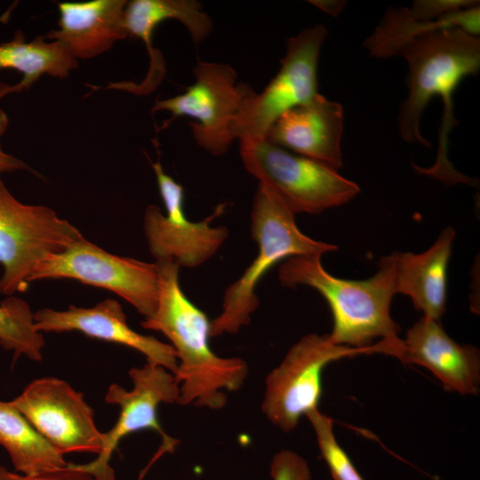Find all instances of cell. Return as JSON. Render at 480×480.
Returning a JSON list of instances; mask_svg holds the SVG:
<instances>
[{"instance_id": "3", "label": "cell", "mask_w": 480, "mask_h": 480, "mask_svg": "<svg viewBox=\"0 0 480 480\" xmlns=\"http://www.w3.org/2000/svg\"><path fill=\"white\" fill-rule=\"evenodd\" d=\"M320 255L290 257L278 269L281 284L288 287L308 285L327 301L332 315L331 340L355 348H371L376 338L403 352L399 325L390 316V304L396 287L390 256L379 262V270L365 280L339 278L322 266Z\"/></svg>"}, {"instance_id": "11", "label": "cell", "mask_w": 480, "mask_h": 480, "mask_svg": "<svg viewBox=\"0 0 480 480\" xmlns=\"http://www.w3.org/2000/svg\"><path fill=\"white\" fill-rule=\"evenodd\" d=\"M193 72L196 81L185 92L156 101L152 111L195 119L190 127L196 143L212 155H224L235 140L232 124L249 85L236 84L228 64L200 61Z\"/></svg>"}, {"instance_id": "24", "label": "cell", "mask_w": 480, "mask_h": 480, "mask_svg": "<svg viewBox=\"0 0 480 480\" xmlns=\"http://www.w3.org/2000/svg\"><path fill=\"white\" fill-rule=\"evenodd\" d=\"M315 431L321 457L333 480H364L348 455L339 444L333 432L332 420L318 408L306 414Z\"/></svg>"}, {"instance_id": "5", "label": "cell", "mask_w": 480, "mask_h": 480, "mask_svg": "<svg viewBox=\"0 0 480 480\" xmlns=\"http://www.w3.org/2000/svg\"><path fill=\"white\" fill-rule=\"evenodd\" d=\"M393 355L392 347L380 340L371 348L334 344L329 334L310 333L292 345L282 362L266 377L261 410L284 433L292 431L300 418L318 408L325 366L343 357L362 354Z\"/></svg>"}, {"instance_id": "29", "label": "cell", "mask_w": 480, "mask_h": 480, "mask_svg": "<svg viewBox=\"0 0 480 480\" xmlns=\"http://www.w3.org/2000/svg\"><path fill=\"white\" fill-rule=\"evenodd\" d=\"M310 3L331 16H338L344 9L347 2L343 0H314Z\"/></svg>"}, {"instance_id": "20", "label": "cell", "mask_w": 480, "mask_h": 480, "mask_svg": "<svg viewBox=\"0 0 480 480\" xmlns=\"http://www.w3.org/2000/svg\"><path fill=\"white\" fill-rule=\"evenodd\" d=\"M440 29H460L473 36L479 35V4L464 8L435 20L419 21L412 18L407 8H389L380 25L364 41L370 56L388 58L396 55L399 48L422 34Z\"/></svg>"}, {"instance_id": "10", "label": "cell", "mask_w": 480, "mask_h": 480, "mask_svg": "<svg viewBox=\"0 0 480 480\" xmlns=\"http://www.w3.org/2000/svg\"><path fill=\"white\" fill-rule=\"evenodd\" d=\"M49 278H71L109 290L132 305L144 319L150 318L157 307L156 263L114 255L84 236L39 263L29 282Z\"/></svg>"}, {"instance_id": "28", "label": "cell", "mask_w": 480, "mask_h": 480, "mask_svg": "<svg viewBox=\"0 0 480 480\" xmlns=\"http://www.w3.org/2000/svg\"><path fill=\"white\" fill-rule=\"evenodd\" d=\"M8 124V116L5 112L0 108V136H2L6 132ZM22 169L29 168L21 160L10 154L5 153L0 144V173Z\"/></svg>"}, {"instance_id": "21", "label": "cell", "mask_w": 480, "mask_h": 480, "mask_svg": "<svg viewBox=\"0 0 480 480\" xmlns=\"http://www.w3.org/2000/svg\"><path fill=\"white\" fill-rule=\"evenodd\" d=\"M0 445L14 469L32 476L62 468L64 454L44 438L11 402L0 400Z\"/></svg>"}, {"instance_id": "13", "label": "cell", "mask_w": 480, "mask_h": 480, "mask_svg": "<svg viewBox=\"0 0 480 480\" xmlns=\"http://www.w3.org/2000/svg\"><path fill=\"white\" fill-rule=\"evenodd\" d=\"M10 402L62 454L101 452L103 433L96 427L93 410L65 380H34Z\"/></svg>"}, {"instance_id": "14", "label": "cell", "mask_w": 480, "mask_h": 480, "mask_svg": "<svg viewBox=\"0 0 480 480\" xmlns=\"http://www.w3.org/2000/svg\"><path fill=\"white\" fill-rule=\"evenodd\" d=\"M34 320L36 329L41 332H80L133 348L144 355L147 362L162 365L174 375L177 372L178 359L172 346L132 330L122 306L113 299L92 308L70 306L60 311L42 308L34 313Z\"/></svg>"}, {"instance_id": "15", "label": "cell", "mask_w": 480, "mask_h": 480, "mask_svg": "<svg viewBox=\"0 0 480 480\" xmlns=\"http://www.w3.org/2000/svg\"><path fill=\"white\" fill-rule=\"evenodd\" d=\"M342 106L321 94L283 114L271 126L268 142L333 170L342 167Z\"/></svg>"}, {"instance_id": "27", "label": "cell", "mask_w": 480, "mask_h": 480, "mask_svg": "<svg viewBox=\"0 0 480 480\" xmlns=\"http://www.w3.org/2000/svg\"><path fill=\"white\" fill-rule=\"evenodd\" d=\"M0 480H98L90 473L76 467L73 462H68L62 468L27 476L18 474L0 466Z\"/></svg>"}, {"instance_id": "23", "label": "cell", "mask_w": 480, "mask_h": 480, "mask_svg": "<svg viewBox=\"0 0 480 480\" xmlns=\"http://www.w3.org/2000/svg\"><path fill=\"white\" fill-rule=\"evenodd\" d=\"M44 344L43 333L36 329L34 313L25 300L11 295L0 302V346L3 348L13 351L15 358L25 356L39 362Z\"/></svg>"}, {"instance_id": "2", "label": "cell", "mask_w": 480, "mask_h": 480, "mask_svg": "<svg viewBox=\"0 0 480 480\" xmlns=\"http://www.w3.org/2000/svg\"><path fill=\"white\" fill-rule=\"evenodd\" d=\"M155 263L159 278L157 307L155 314L140 324L165 335L176 352L175 377L180 384L176 404L221 409L228 401L224 391L242 388L248 364L240 357H222L212 351L209 344L211 322L180 288V267L171 260Z\"/></svg>"}, {"instance_id": "7", "label": "cell", "mask_w": 480, "mask_h": 480, "mask_svg": "<svg viewBox=\"0 0 480 480\" xmlns=\"http://www.w3.org/2000/svg\"><path fill=\"white\" fill-rule=\"evenodd\" d=\"M83 237L81 232L44 205L25 204L7 189L0 177V293L27 290L35 268Z\"/></svg>"}, {"instance_id": "4", "label": "cell", "mask_w": 480, "mask_h": 480, "mask_svg": "<svg viewBox=\"0 0 480 480\" xmlns=\"http://www.w3.org/2000/svg\"><path fill=\"white\" fill-rule=\"evenodd\" d=\"M251 234L258 244V253L242 276L225 290L222 310L211 321V337L234 334L249 324L260 303L258 284L277 262L294 256H322L337 249L302 233L295 222V213L261 183L252 201Z\"/></svg>"}, {"instance_id": "9", "label": "cell", "mask_w": 480, "mask_h": 480, "mask_svg": "<svg viewBox=\"0 0 480 480\" xmlns=\"http://www.w3.org/2000/svg\"><path fill=\"white\" fill-rule=\"evenodd\" d=\"M128 373L132 382V389L127 390L113 383L106 393V403L118 405L120 414L114 427L103 433L101 452L91 462L76 464L98 480H115V473L109 462L119 442L130 434L149 429L156 432L162 440L158 451L138 480H142L150 467L163 455L173 453L179 443L164 432L157 416L161 404L177 403L180 384L175 375L164 366L150 362L141 367L131 368Z\"/></svg>"}, {"instance_id": "16", "label": "cell", "mask_w": 480, "mask_h": 480, "mask_svg": "<svg viewBox=\"0 0 480 480\" xmlns=\"http://www.w3.org/2000/svg\"><path fill=\"white\" fill-rule=\"evenodd\" d=\"M400 360L428 369L447 391L476 395L480 387V354L448 336L440 321L423 316L406 332Z\"/></svg>"}, {"instance_id": "1", "label": "cell", "mask_w": 480, "mask_h": 480, "mask_svg": "<svg viewBox=\"0 0 480 480\" xmlns=\"http://www.w3.org/2000/svg\"><path fill=\"white\" fill-rule=\"evenodd\" d=\"M408 63V95L402 103L397 126L401 138L411 143L430 147L420 132L422 114L433 97H439L443 114L436 163L419 172L445 184L474 185L472 180L455 170L448 154L449 135L457 125L453 114V94L460 83L480 68V40L460 29H440L416 36L397 51Z\"/></svg>"}, {"instance_id": "6", "label": "cell", "mask_w": 480, "mask_h": 480, "mask_svg": "<svg viewBox=\"0 0 480 480\" xmlns=\"http://www.w3.org/2000/svg\"><path fill=\"white\" fill-rule=\"evenodd\" d=\"M245 170L276 193L296 214L320 213L356 196L359 186L324 164L271 144L240 140Z\"/></svg>"}, {"instance_id": "19", "label": "cell", "mask_w": 480, "mask_h": 480, "mask_svg": "<svg viewBox=\"0 0 480 480\" xmlns=\"http://www.w3.org/2000/svg\"><path fill=\"white\" fill-rule=\"evenodd\" d=\"M78 66L77 60L58 41L46 42L39 36L27 42L23 32L0 44V69H14L22 75L17 84H0V99L12 92L28 90L42 76L65 78Z\"/></svg>"}, {"instance_id": "22", "label": "cell", "mask_w": 480, "mask_h": 480, "mask_svg": "<svg viewBox=\"0 0 480 480\" xmlns=\"http://www.w3.org/2000/svg\"><path fill=\"white\" fill-rule=\"evenodd\" d=\"M170 19L181 22L195 43L204 40L212 28L211 18L203 12L201 4L194 0H133L127 2L124 10L128 36L145 43L149 59L158 53L152 46L156 27Z\"/></svg>"}, {"instance_id": "17", "label": "cell", "mask_w": 480, "mask_h": 480, "mask_svg": "<svg viewBox=\"0 0 480 480\" xmlns=\"http://www.w3.org/2000/svg\"><path fill=\"white\" fill-rule=\"evenodd\" d=\"M126 4L125 0L59 3V28L44 37L60 42L76 60L93 58L128 36Z\"/></svg>"}, {"instance_id": "18", "label": "cell", "mask_w": 480, "mask_h": 480, "mask_svg": "<svg viewBox=\"0 0 480 480\" xmlns=\"http://www.w3.org/2000/svg\"><path fill=\"white\" fill-rule=\"evenodd\" d=\"M456 233L445 228L427 251L389 254L396 293L409 296L423 316L440 321L446 309L447 269Z\"/></svg>"}, {"instance_id": "26", "label": "cell", "mask_w": 480, "mask_h": 480, "mask_svg": "<svg viewBox=\"0 0 480 480\" xmlns=\"http://www.w3.org/2000/svg\"><path fill=\"white\" fill-rule=\"evenodd\" d=\"M477 4L478 1L471 0H416L411 8H407V12L416 20L430 21Z\"/></svg>"}, {"instance_id": "8", "label": "cell", "mask_w": 480, "mask_h": 480, "mask_svg": "<svg viewBox=\"0 0 480 480\" xmlns=\"http://www.w3.org/2000/svg\"><path fill=\"white\" fill-rule=\"evenodd\" d=\"M327 33L316 24L287 39L276 75L260 93L249 87L232 124L234 139L265 140L283 114L318 94V59Z\"/></svg>"}, {"instance_id": "12", "label": "cell", "mask_w": 480, "mask_h": 480, "mask_svg": "<svg viewBox=\"0 0 480 480\" xmlns=\"http://www.w3.org/2000/svg\"><path fill=\"white\" fill-rule=\"evenodd\" d=\"M166 215L156 204L148 206L144 233L151 254L156 260H171L180 267L192 268L210 260L228 236L225 226L211 223L224 211L219 204L213 213L201 221H191L184 211V189L166 174L159 162L152 164Z\"/></svg>"}, {"instance_id": "25", "label": "cell", "mask_w": 480, "mask_h": 480, "mask_svg": "<svg viewBox=\"0 0 480 480\" xmlns=\"http://www.w3.org/2000/svg\"><path fill=\"white\" fill-rule=\"evenodd\" d=\"M269 474L272 480H311L312 478L307 460L289 449H282L273 456Z\"/></svg>"}]
</instances>
